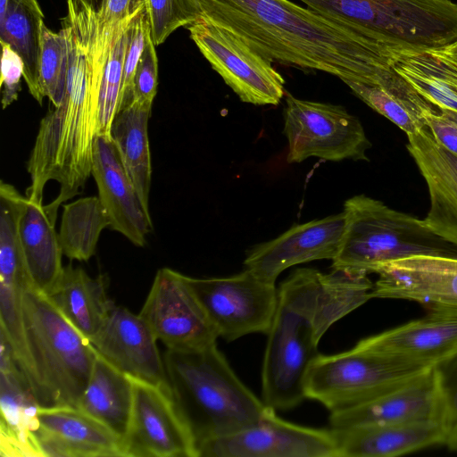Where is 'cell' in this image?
<instances>
[{"instance_id":"cell-1","label":"cell","mask_w":457,"mask_h":457,"mask_svg":"<svg viewBox=\"0 0 457 457\" xmlns=\"http://www.w3.org/2000/svg\"><path fill=\"white\" fill-rule=\"evenodd\" d=\"M202 17L240 37L262 57L333 75L347 86L388 62V46L350 23L289 0H197Z\"/></svg>"},{"instance_id":"cell-2","label":"cell","mask_w":457,"mask_h":457,"mask_svg":"<svg viewBox=\"0 0 457 457\" xmlns=\"http://www.w3.org/2000/svg\"><path fill=\"white\" fill-rule=\"evenodd\" d=\"M368 274L332 269L295 270L278 288L275 315L267 333L262 368V400L275 411L296 407L305 398L304 380L320 354L328 329L371 299Z\"/></svg>"},{"instance_id":"cell-3","label":"cell","mask_w":457,"mask_h":457,"mask_svg":"<svg viewBox=\"0 0 457 457\" xmlns=\"http://www.w3.org/2000/svg\"><path fill=\"white\" fill-rule=\"evenodd\" d=\"M95 25V16L78 7L70 8L62 21L69 47L66 89L62 103L42 119L28 162L29 199L43 203L46 183L60 184L58 195L46 205L54 215L62 204L82 192L91 175L100 84Z\"/></svg>"},{"instance_id":"cell-4","label":"cell","mask_w":457,"mask_h":457,"mask_svg":"<svg viewBox=\"0 0 457 457\" xmlns=\"http://www.w3.org/2000/svg\"><path fill=\"white\" fill-rule=\"evenodd\" d=\"M173 398L198 446L259 422L266 405L237 376L217 342L164 355Z\"/></svg>"},{"instance_id":"cell-5","label":"cell","mask_w":457,"mask_h":457,"mask_svg":"<svg viewBox=\"0 0 457 457\" xmlns=\"http://www.w3.org/2000/svg\"><path fill=\"white\" fill-rule=\"evenodd\" d=\"M22 313L31 390L37 403L78 407L97 352L49 297L29 282L23 287Z\"/></svg>"},{"instance_id":"cell-6","label":"cell","mask_w":457,"mask_h":457,"mask_svg":"<svg viewBox=\"0 0 457 457\" xmlns=\"http://www.w3.org/2000/svg\"><path fill=\"white\" fill-rule=\"evenodd\" d=\"M345 227L332 269L372 273L385 262L419 254L457 255V246L411 214L365 195L344 204Z\"/></svg>"},{"instance_id":"cell-7","label":"cell","mask_w":457,"mask_h":457,"mask_svg":"<svg viewBox=\"0 0 457 457\" xmlns=\"http://www.w3.org/2000/svg\"><path fill=\"white\" fill-rule=\"evenodd\" d=\"M429 368L385 358L354 346L336 354L320 353L307 371L304 395L330 412L340 411L368 402Z\"/></svg>"},{"instance_id":"cell-8","label":"cell","mask_w":457,"mask_h":457,"mask_svg":"<svg viewBox=\"0 0 457 457\" xmlns=\"http://www.w3.org/2000/svg\"><path fill=\"white\" fill-rule=\"evenodd\" d=\"M285 103L283 133L288 143V163L309 157L369 162L371 143L360 120L343 106L303 100L289 93Z\"/></svg>"},{"instance_id":"cell-9","label":"cell","mask_w":457,"mask_h":457,"mask_svg":"<svg viewBox=\"0 0 457 457\" xmlns=\"http://www.w3.org/2000/svg\"><path fill=\"white\" fill-rule=\"evenodd\" d=\"M219 337L231 342L253 333L267 335L278 303L276 283L249 270L224 278L187 276Z\"/></svg>"},{"instance_id":"cell-10","label":"cell","mask_w":457,"mask_h":457,"mask_svg":"<svg viewBox=\"0 0 457 457\" xmlns=\"http://www.w3.org/2000/svg\"><path fill=\"white\" fill-rule=\"evenodd\" d=\"M187 29L212 68L242 102L255 105L279 104L285 94V79L270 61L234 32L204 17Z\"/></svg>"},{"instance_id":"cell-11","label":"cell","mask_w":457,"mask_h":457,"mask_svg":"<svg viewBox=\"0 0 457 457\" xmlns=\"http://www.w3.org/2000/svg\"><path fill=\"white\" fill-rule=\"evenodd\" d=\"M133 401L125 457H198L193 434L169 384H154L130 377Z\"/></svg>"},{"instance_id":"cell-12","label":"cell","mask_w":457,"mask_h":457,"mask_svg":"<svg viewBox=\"0 0 457 457\" xmlns=\"http://www.w3.org/2000/svg\"><path fill=\"white\" fill-rule=\"evenodd\" d=\"M168 350H189L217 342L219 335L187 276L160 269L138 313Z\"/></svg>"},{"instance_id":"cell-13","label":"cell","mask_w":457,"mask_h":457,"mask_svg":"<svg viewBox=\"0 0 457 457\" xmlns=\"http://www.w3.org/2000/svg\"><path fill=\"white\" fill-rule=\"evenodd\" d=\"M266 407L256 424L198 446V457H338L333 429L287 421Z\"/></svg>"},{"instance_id":"cell-14","label":"cell","mask_w":457,"mask_h":457,"mask_svg":"<svg viewBox=\"0 0 457 457\" xmlns=\"http://www.w3.org/2000/svg\"><path fill=\"white\" fill-rule=\"evenodd\" d=\"M345 215H330L295 225L278 237L248 251L245 269L260 278L276 283L287 268L316 260H334L339 250Z\"/></svg>"},{"instance_id":"cell-15","label":"cell","mask_w":457,"mask_h":457,"mask_svg":"<svg viewBox=\"0 0 457 457\" xmlns=\"http://www.w3.org/2000/svg\"><path fill=\"white\" fill-rule=\"evenodd\" d=\"M373 298L413 301L426 307L457 302V255L419 254L377 266Z\"/></svg>"},{"instance_id":"cell-16","label":"cell","mask_w":457,"mask_h":457,"mask_svg":"<svg viewBox=\"0 0 457 457\" xmlns=\"http://www.w3.org/2000/svg\"><path fill=\"white\" fill-rule=\"evenodd\" d=\"M331 428L381 425L415 420L444 419L436 367L353 408L330 412Z\"/></svg>"},{"instance_id":"cell-17","label":"cell","mask_w":457,"mask_h":457,"mask_svg":"<svg viewBox=\"0 0 457 457\" xmlns=\"http://www.w3.org/2000/svg\"><path fill=\"white\" fill-rule=\"evenodd\" d=\"M354 347L418 366H437L457 353V314L428 311L423 318L362 338Z\"/></svg>"},{"instance_id":"cell-18","label":"cell","mask_w":457,"mask_h":457,"mask_svg":"<svg viewBox=\"0 0 457 457\" xmlns=\"http://www.w3.org/2000/svg\"><path fill=\"white\" fill-rule=\"evenodd\" d=\"M35 438L41 457H125L122 439L74 406L39 407Z\"/></svg>"},{"instance_id":"cell-19","label":"cell","mask_w":457,"mask_h":457,"mask_svg":"<svg viewBox=\"0 0 457 457\" xmlns=\"http://www.w3.org/2000/svg\"><path fill=\"white\" fill-rule=\"evenodd\" d=\"M157 341L139 314L115 306L90 343L99 355L128 376L169 384Z\"/></svg>"},{"instance_id":"cell-20","label":"cell","mask_w":457,"mask_h":457,"mask_svg":"<svg viewBox=\"0 0 457 457\" xmlns=\"http://www.w3.org/2000/svg\"><path fill=\"white\" fill-rule=\"evenodd\" d=\"M91 175L109 217L110 228L122 234L135 245L144 246L152 229L151 216L126 174L112 138L96 136Z\"/></svg>"},{"instance_id":"cell-21","label":"cell","mask_w":457,"mask_h":457,"mask_svg":"<svg viewBox=\"0 0 457 457\" xmlns=\"http://www.w3.org/2000/svg\"><path fill=\"white\" fill-rule=\"evenodd\" d=\"M407 138V150L429 195V209L423 220L434 233L457 246V156L439 145L428 128Z\"/></svg>"},{"instance_id":"cell-22","label":"cell","mask_w":457,"mask_h":457,"mask_svg":"<svg viewBox=\"0 0 457 457\" xmlns=\"http://www.w3.org/2000/svg\"><path fill=\"white\" fill-rule=\"evenodd\" d=\"M0 344L1 455L41 457L35 438L40 406L1 335Z\"/></svg>"},{"instance_id":"cell-23","label":"cell","mask_w":457,"mask_h":457,"mask_svg":"<svg viewBox=\"0 0 457 457\" xmlns=\"http://www.w3.org/2000/svg\"><path fill=\"white\" fill-rule=\"evenodd\" d=\"M338 457H395L446 442L441 420H415L381 425L332 428Z\"/></svg>"},{"instance_id":"cell-24","label":"cell","mask_w":457,"mask_h":457,"mask_svg":"<svg viewBox=\"0 0 457 457\" xmlns=\"http://www.w3.org/2000/svg\"><path fill=\"white\" fill-rule=\"evenodd\" d=\"M394 69L429 104L457 112V40L430 49L389 46Z\"/></svg>"},{"instance_id":"cell-25","label":"cell","mask_w":457,"mask_h":457,"mask_svg":"<svg viewBox=\"0 0 457 457\" xmlns=\"http://www.w3.org/2000/svg\"><path fill=\"white\" fill-rule=\"evenodd\" d=\"M43 203L27 197L18 223L19 238L29 285L49 295L63 271V255L54 224Z\"/></svg>"},{"instance_id":"cell-26","label":"cell","mask_w":457,"mask_h":457,"mask_svg":"<svg viewBox=\"0 0 457 457\" xmlns=\"http://www.w3.org/2000/svg\"><path fill=\"white\" fill-rule=\"evenodd\" d=\"M107 278H91L82 268L69 264L47 295L62 314L89 341L116 306L107 294Z\"/></svg>"},{"instance_id":"cell-27","label":"cell","mask_w":457,"mask_h":457,"mask_svg":"<svg viewBox=\"0 0 457 457\" xmlns=\"http://www.w3.org/2000/svg\"><path fill=\"white\" fill-rule=\"evenodd\" d=\"M152 104L131 101L116 114L111 138L145 210L149 212L152 166L148 120Z\"/></svg>"},{"instance_id":"cell-28","label":"cell","mask_w":457,"mask_h":457,"mask_svg":"<svg viewBox=\"0 0 457 457\" xmlns=\"http://www.w3.org/2000/svg\"><path fill=\"white\" fill-rule=\"evenodd\" d=\"M132 401L130 377L97 353L78 408L106 425L123 441Z\"/></svg>"},{"instance_id":"cell-29","label":"cell","mask_w":457,"mask_h":457,"mask_svg":"<svg viewBox=\"0 0 457 457\" xmlns=\"http://www.w3.org/2000/svg\"><path fill=\"white\" fill-rule=\"evenodd\" d=\"M44 14L37 0H8L0 16V41L18 53L24 63L23 78L37 95L41 24Z\"/></svg>"},{"instance_id":"cell-30","label":"cell","mask_w":457,"mask_h":457,"mask_svg":"<svg viewBox=\"0 0 457 457\" xmlns=\"http://www.w3.org/2000/svg\"><path fill=\"white\" fill-rule=\"evenodd\" d=\"M109 217L98 196L79 198L63 205L59 241L63 254L71 260L88 261L96 253Z\"/></svg>"},{"instance_id":"cell-31","label":"cell","mask_w":457,"mask_h":457,"mask_svg":"<svg viewBox=\"0 0 457 457\" xmlns=\"http://www.w3.org/2000/svg\"><path fill=\"white\" fill-rule=\"evenodd\" d=\"M69 69V47L64 30L54 32L43 22L40 32L37 86L35 99L47 97L54 107L62 101Z\"/></svg>"},{"instance_id":"cell-32","label":"cell","mask_w":457,"mask_h":457,"mask_svg":"<svg viewBox=\"0 0 457 457\" xmlns=\"http://www.w3.org/2000/svg\"><path fill=\"white\" fill-rule=\"evenodd\" d=\"M150 35L159 46L180 27L189 26L202 17L197 0H145Z\"/></svg>"},{"instance_id":"cell-33","label":"cell","mask_w":457,"mask_h":457,"mask_svg":"<svg viewBox=\"0 0 457 457\" xmlns=\"http://www.w3.org/2000/svg\"><path fill=\"white\" fill-rule=\"evenodd\" d=\"M149 36V19L144 5L132 17L128 27L119 111L132 101L133 78Z\"/></svg>"},{"instance_id":"cell-34","label":"cell","mask_w":457,"mask_h":457,"mask_svg":"<svg viewBox=\"0 0 457 457\" xmlns=\"http://www.w3.org/2000/svg\"><path fill=\"white\" fill-rule=\"evenodd\" d=\"M158 59L151 35L140 57L133 78L132 101L152 104L157 92Z\"/></svg>"},{"instance_id":"cell-35","label":"cell","mask_w":457,"mask_h":457,"mask_svg":"<svg viewBox=\"0 0 457 457\" xmlns=\"http://www.w3.org/2000/svg\"><path fill=\"white\" fill-rule=\"evenodd\" d=\"M1 87L2 105L5 109L18 98L21 79L24 75V63L21 56L9 44L1 42Z\"/></svg>"},{"instance_id":"cell-36","label":"cell","mask_w":457,"mask_h":457,"mask_svg":"<svg viewBox=\"0 0 457 457\" xmlns=\"http://www.w3.org/2000/svg\"><path fill=\"white\" fill-rule=\"evenodd\" d=\"M436 367L443 396L444 419L450 431L457 423V353Z\"/></svg>"},{"instance_id":"cell-37","label":"cell","mask_w":457,"mask_h":457,"mask_svg":"<svg viewBox=\"0 0 457 457\" xmlns=\"http://www.w3.org/2000/svg\"><path fill=\"white\" fill-rule=\"evenodd\" d=\"M427 128L439 145L457 156V125L437 111L428 116Z\"/></svg>"},{"instance_id":"cell-38","label":"cell","mask_w":457,"mask_h":457,"mask_svg":"<svg viewBox=\"0 0 457 457\" xmlns=\"http://www.w3.org/2000/svg\"><path fill=\"white\" fill-rule=\"evenodd\" d=\"M144 5L143 0H102L97 15L102 22L114 24L131 18Z\"/></svg>"},{"instance_id":"cell-39","label":"cell","mask_w":457,"mask_h":457,"mask_svg":"<svg viewBox=\"0 0 457 457\" xmlns=\"http://www.w3.org/2000/svg\"><path fill=\"white\" fill-rule=\"evenodd\" d=\"M428 311L457 314V302L427 307Z\"/></svg>"},{"instance_id":"cell-40","label":"cell","mask_w":457,"mask_h":457,"mask_svg":"<svg viewBox=\"0 0 457 457\" xmlns=\"http://www.w3.org/2000/svg\"><path fill=\"white\" fill-rule=\"evenodd\" d=\"M445 445L449 449L457 452V423L450 429Z\"/></svg>"},{"instance_id":"cell-41","label":"cell","mask_w":457,"mask_h":457,"mask_svg":"<svg viewBox=\"0 0 457 457\" xmlns=\"http://www.w3.org/2000/svg\"><path fill=\"white\" fill-rule=\"evenodd\" d=\"M82 5L96 12L101 9L102 0H78Z\"/></svg>"},{"instance_id":"cell-42","label":"cell","mask_w":457,"mask_h":457,"mask_svg":"<svg viewBox=\"0 0 457 457\" xmlns=\"http://www.w3.org/2000/svg\"><path fill=\"white\" fill-rule=\"evenodd\" d=\"M438 112L445 115L446 118H448L450 120H452L455 125H457V112L440 110H438Z\"/></svg>"},{"instance_id":"cell-43","label":"cell","mask_w":457,"mask_h":457,"mask_svg":"<svg viewBox=\"0 0 457 457\" xmlns=\"http://www.w3.org/2000/svg\"><path fill=\"white\" fill-rule=\"evenodd\" d=\"M8 0H0V16L4 14Z\"/></svg>"},{"instance_id":"cell-44","label":"cell","mask_w":457,"mask_h":457,"mask_svg":"<svg viewBox=\"0 0 457 457\" xmlns=\"http://www.w3.org/2000/svg\"><path fill=\"white\" fill-rule=\"evenodd\" d=\"M390 65H391V63H390ZM390 65H389V66H390ZM389 66H388V67H389ZM388 67H387V68H388ZM386 70H385V71H386ZM384 71H383V72H384ZM383 72H382V73H383ZM382 73H381V74H382ZM381 74H380V75H381ZM380 75H379V76H380ZM379 76H378V77H379ZM378 78H377V79H378ZM376 79H375V80H376ZM371 83H372V82H371ZM367 85H368V84H367Z\"/></svg>"},{"instance_id":"cell-45","label":"cell","mask_w":457,"mask_h":457,"mask_svg":"<svg viewBox=\"0 0 457 457\" xmlns=\"http://www.w3.org/2000/svg\"><path fill=\"white\" fill-rule=\"evenodd\" d=\"M143 1H144V3H145V0H143Z\"/></svg>"}]
</instances>
